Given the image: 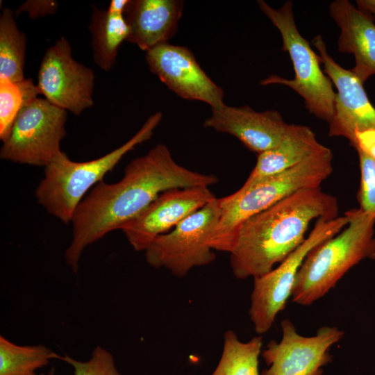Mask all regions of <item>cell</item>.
Masks as SVG:
<instances>
[{"mask_svg":"<svg viewBox=\"0 0 375 375\" xmlns=\"http://www.w3.org/2000/svg\"><path fill=\"white\" fill-rule=\"evenodd\" d=\"M162 119L151 115L124 144L106 155L85 162L72 160L61 151L44 167V175L35 190L38 202L62 222H72L80 202L129 151L148 140Z\"/></svg>","mask_w":375,"mask_h":375,"instance_id":"5","label":"cell"},{"mask_svg":"<svg viewBox=\"0 0 375 375\" xmlns=\"http://www.w3.org/2000/svg\"><path fill=\"white\" fill-rule=\"evenodd\" d=\"M347 226L313 248L297 274L292 301L310 306L323 297L342 277L362 260L375 258V220L360 208L344 214Z\"/></svg>","mask_w":375,"mask_h":375,"instance_id":"4","label":"cell"},{"mask_svg":"<svg viewBox=\"0 0 375 375\" xmlns=\"http://www.w3.org/2000/svg\"><path fill=\"white\" fill-rule=\"evenodd\" d=\"M58 3L54 0H28L21 4L14 12L15 16L26 12L32 19L54 15Z\"/></svg>","mask_w":375,"mask_h":375,"instance_id":"26","label":"cell"},{"mask_svg":"<svg viewBox=\"0 0 375 375\" xmlns=\"http://www.w3.org/2000/svg\"><path fill=\"white\" fill-rule=\"evenodd\" d=\"M221 215L214 198L168 233L157 237L144 251L147 263L182 278L194 267L208 265L216 256L210 241Z\"/></svg>","mask_w":375,"mask_h":375,"instance_id":"7","label":"cell"},{"mask_svg":"<svg viewBox=\"0 0 375 375\" xmlns=\"http://www.w3.org/2000/svg\"><path fill=\"white\" fill-rule=\"evenodd\" d=\"M89 31L93 60L102 70L114 66L118 50L127 41L129 28L124 15L93 6Z\"/></svg>","mask_w":375,"mask_h":375,"instance_id":"19","label":"cell"},{"mask_svg":"<svg viewBox=\"0 0 375 375\" xmlns=\"http://www.w3.org/2000/svg\"><path fill=\"white\" fill-rule=\"evenodd\" d=\"M47 375H55V369L52 367L48 372Z\"/></svg>","mask_w":375,"mask_h":375,"instance_id":"30","label":"cell"},{"mask_svg":"<svg viewBox=\"0 0 375 375\" xmlns=\"http://www.w3.org/2000/svg\"><path fill=\"white\" fill-rule=\"evenodd\" d=\"M214 198L215 196L206 186L169 190L121 230L135 251H145L157 237L172 230Z\"/></svg>","mask_w":375,"mask_h":375,"instance_id":"12","label":"cell"},{"mask_svg":"<svg viewBox=\"0 0 375 375\" xmlns=\"http://www.w3.org/2000/svg\"><path fill=\"white\" fill-rule=\"evenodd\" d=\"M218 182L213 174L190 170L177 163L163 144L130 162L122 179L97 184L76 208L72 219V240L65 260L76 273L83 250L112 231L121 229L169 190L209 187Z\"/></svg>","mask_w":375,"mask_h":375,"instance_id":"1","label":"cell"},{"mask_svg":"<svg viewBox=\"0 0 375 375\" xmlns=\"http://www.w3.org/2000/svg\"><path fill=\"white\" fill-rule=\"evenodd\" d=\"M281 326V340L269 341L261 353L267 368L260 375H322L332 361L331 347L344 334L336 326H323L313 336H303L288 319Z\"/></svg>","mask_w":375,"mask_h":375,"instance_id":"11","label":"cell"},{"mask_svg":"<svg viewBox=\"0 0 375 375\" xmlns=\"http://www.w3.org/2000/svg\"><path fill=\"white\" fill-rule=\"evenodd\" d=\"M69 42L61 37L45 51L37 87L48 101L79 115L94 104V72L72 57Z\"/></svg>","mask_w":375,"mask_h":375,"instance_id":"10","label":"cell"},{"mask_svg":"<svg viewBox=\"0 0 375 375\" xmlns=\"http://www.w3.org/2000/svg\"><path fill=\"white\" fill-rule=\"evenodd\" d=\"M128 2L129 0H112L109 3L108 9L110 11L124 15Z\"/></svg>","mask_w":375,"mask_h":375,"instance_id":"29","label":"cell"},{"mask_svg":"<svg viewBox=\"0 0 375 375\" xmlns=\"http://www.w3.org/2000/svg\"><path fill=\"white\" fill-rule=\"evenodd\" d=\"M257 2L278 29L283 41L282 50L288 53L294 71L292 80L272 74L260 81V84H281L290 88L303 97L310 113L329 124L335 112L336 93L331 80L320 67L319 55L297 28L292 1H285L278 9L272 8L262 0Z\"/></svg>","mask_w":375,"mask_h":375,"instance_id":"6","label":"cell"},{"mask_svg":"<svg viewBox=\"0 0 375 375\" xmlns=\"http://www.w3.org/2000/svg\"><path fill=\"white\" fill-rule=\"evenodd\" d=\"M59 359L72 367L74 375H121L112 355L100 346L94 349L91 358L86 361L67 355L60 356Z\"/></svg>","mask_w":375,"mask_h":375,"instance_id":"24","label":"cell"},{"mask_svg":"<svg viewBox=\"0 0 375 375\" xmlns=\"http://www.w3.org/2000/svg\"><path fill=\"white\" fill-rule=\"evenodd\" d=\"M348 222L345 215L333 219H317L305 240L276 268L253 278L249 315L257 333L267 332L277 315L284 310L292 294L298 271L308 253L320 243L338 234Z\"/></svg>","mask_w":375,"mask_h":375,"instance_id":"8","label":"cell"},{"mask_svg":"<svg viewBox=\"0 0 375 375\" xmlns=\"http://www.w3.org/2000/svg\"><path fill=\"white\" fill-rule=\"evenodd\" d=\"M39 375H44V374H39Z\"/></svg>","mask_w":375,"mask_h":375,"instance_id":"31","label":"cell"},{"mask_svg":"<svg viewBox=\"0 0 375 375\" xmlns=\"http://www.w3.org/2000/svg\"><path fill=\"white\" fill-rule=\"evenodd\" d=\"M145 59L150 71L179 97L206 103L211 108L225 105L223 90L188 48L161 44L146 51Z\"/></svg>","mask_w":375,"mask_h":375,"instance_id":"13","label":"cell"},{"mask_svg":"<svg viewBox=\"0 0 375 375\" xmlns=\"http://www.w3.org/2000/svg\"><path fill=\"white\" fill-rule=\"evenodd\" d=\"M330 15L340 27L338 50L353 54L355 66L351 71L364 83L375 74V24L367 12L347 0H335Z\"/></svg>","mask_w":375,"mask_h":375,"instance_id":"16","label":"cell"},{"mask_svg":"<svg viewBox=\"0 0 375 375\" xmlns=\"http://www.w3.org/2000/svg\"><path fill=\"white\" fill-rule=\"evenodd\" d=\"M183 8L178 0H129L124 12L127 41L145 51L167 43L176 32Z\"/></svg>","mask_w":375,"mask_h":375,"instance_id":"17","label":"cell"},{"mask_svg":"<svg viewBox=\"0 0 375 375\" xmlns=\"http://www.w3.org/2000/svg\"><path fill=\"white\" fill-rule=\"evenodd\" d=\"M288 124L274 110L257 112L248 106H226L212 108L203 127L231 134L247 149L258 154L276 147L284 136Z\"/></svg>","mask_w":375,"mask_h":375,"instance_id":"15","label":"cell"},{"mask_svg":"<svg viewBox=\"0 0 375 375\" xmlns=\"http://www.w3.org/2000/svg\"><path fill=\"white\" fill-rule=\"evenodd\" d=\"M357 8L368 13L375 21V0H356Z\"/></svg>","mask_w":375,"mask_h":375,"instance_id":"28","label":"cell"},{"mask_svg":"<svg viewBox=\"0 0 375 375\" xmlns=\"http://www.w3.org/2000/svg\"><path fill=\"white\" fill-rule=\"evenodd\" d=\"M339 204L321 187L303 188L251 217L239 227L230 253L237 278L265 274L280 264L306 239L313 219L338 217Z\"/></svg>","mask_w":375,"mask_h":375,"instance_id":"2","label":"cell"},{"mask_svg":"<svg viewBox=\"0 0 375 375\" xmlns=\"http://www.w3.org/2000/svg\"><path fill=\"white\" fill-rule=\"evenodd\" d=\"M319 52L324 72L338 90L335 112L329 124L330 137L342 136L350 140L358 131L375 128V108L369 101L362 81L351 71L342 67L328 53L320 35L312 40Z\"/></svg>","mask_w":375,"mask_h":375,"instance_id":"14","label":"cell"},{"mask_svg":"<svg viewBox=\"0 0 375 375\" xmlns=\"http://www.w3.org/2000/svg\"><path fill=\"white\" fill-rule=\"evenodd\" d=\"M15 16L9 8L0 15V78L17 83L26 78V36L19 30Z\"/></svg>","mask_w":375,"mask_h":375,"instance_id":"20","label":"cell"},{"mask_svg":"<svg viewBox=\"0 0 375 375\" xmlns=\"http://www.w3.org/2000/svg\"><path fill=\"white\" fill-rule=\"evenodd\" d=\"M357 152L360 169L359 208L375 220V160L361 151Z\"/></svg>","mask_w":375,"mask_h":375,"instance_id":"25","label":"cell"},{"mask_svg":"<svg viewBox=\"0 0 375 375\" xmlns=\"http://www.w3.org/2000/svg\"><path fill=\"white\" fill-rule=\"evenodd\" d=\"M40 94L32 79L12 82L0 78V139L4 141L23 106Z\"/></svg>","mask_w":375,"mask_h":375,"instance_id":"23","label":"cell"},{"mask_svg":"<svg viewBox=\"0 0 375 375\" xmlns=\"http://www.w3.org/2000/svg\"><path fill=\"white\" fill-rule=\"evenodd\" d=\"M66 121L67 110L44 98L28 101L3 141L1 159L45 167L62 151Z\"/></svg>","mask_w":375,"mask_h":375,"instance_id":"9","label":"cell"},{"mask_svg":"<svg viewBox=\"0 0 375 375\" xmlns=\"http://www.w3.org/2000/svg\"><path fill=\"white\" fill-rule=\"evenodd\" d=\"M262 346L260 335L243 342L232 330L226 331L221 358L211 375H260L258 358Z\"/></svg>","mask_w":375,"mask_h":375,"instance_id":"21","label":"cell"},{"mask_svg":"<svg viewBox=\"0 0 375 375\" xmlns=\"http://www.w3.org/2000/svg\"><path fill=\"white\" fill-rule=\"evenodd\" d=\"M60 356L44 345H17L0 336V375H39L38 369Z\"/></svg>","mask_w":375,"mask_h":375,"instance_id":"22","label":"cell"},{"mask_svg":"<svg viewBox=\"0 0 375 375\" xmlns=\"http://www.w3.org/2000/svg\"><path fill=\"white\" fill-rule=\"evenodd\" d=\"M332 172L333 153L324 146L292 167L218 199L221 215L210 241L212 249L230 253L244 221L299 190L321 187Z\"/></svg>","mask_w":375,"mask_h":375,"instance_id":"3","label":"cell"},{"mask_svg":"<svg viewBox=\"0 0 375 375\" xmlns=\"http://www.w3.org/2000/svg\"><path fill=\"white\" fill-rule=\"evenodd\" d=\"M323 147L308 126L288 124L280 142L258 154L255 167L241 188H248L262 179L292 167Z\"/></svg>","mask_w":375,"mask_h":375,"instance_id":"18","label":"cell"},{"mask_svg":"<svg viewBox=\"0 0 375 375\" xmlns=\"http://www.w3.org/2000/svg\"><path fill=\"white\" fill-rule=\"evenodd\" d=\"M349 143L357 151H361L375 160V128L356 131Z\"/></svg>","mask_w":375,"mask_h":375,"instance_id":"27","label":"cell"}]
</instances>
